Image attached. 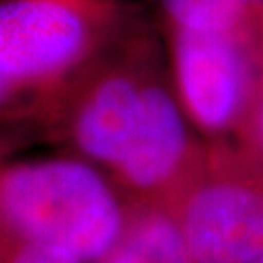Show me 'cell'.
I'll use <instances>...</instances> for the list:
<instances>
[{"label": "cell", "instance_id": "cell-2", "mask_svg": "<svg viewBox=\"0 0 263 263\" xmlns=\"http://www.w3.org/2000/svg\"><path fill=\"white\" fill-rule=\"evenodd\" d=\"M168 209L195 263H257L263 257V152L238 141L201 146Z\"/></svg>", "mask_w": 263, "mask_h": 263}, {"label": "cell", "instance_id": "cell-10", "mask_svg": "<svg viewBox=\"0 0 263 263\" xmlns=\"http://www.w3.org/2000/svg\"><path fill=\"white\" fill-rule=\"evenodd\" d=\"M0 263H82L47 246L0 238Z\"/></svg>", "mask_w": 263, "mask_h": 263}, {"label": "cell", "instance_id": "cell-12", "mask_svg": "<svg viewBox=\"0 0 263 263\" xmlns=\"http://www.w3.org/2000/svg\"><path fill=\"white\" fill-rule=\"evenodd\" d=\"M257 263H263V257H261V259H259V261H257Z\"/></svg>", "mask_w": 263, "mask_h": 263}, {"label": "cell", "instance_id": "cell-3", "mask_svg": "<svg viewBox=\"0 0 263 263\" xmlns=\"http://www.w3.org/2000/svg\"><path fill=\"white\" fill-rule=\"evenodd\" d=\"M98 43V14L86 0H2L0 72L31 92L51 90Z\"/></svg>", "mask_w": 263, "mask_h": 263}, {"label": "cell", "instance_id": "cell-4", "mask_svg": "<svg viewBox=\"0 0 263 263\" xmlns=\"http://www.w3.org/2000/svg\"><path fill=\"white\" fill-rule=\"evenodd\" d=\"M254 24L174 29V74L183 111L203 133L236 135L254 82Z\"/></svg>", "mask_w": 263, "mask_h": 263}, {"label": "cell", "instance_id": "cell-1", "mask_svg": "<svg viewBox=\"0 0 263 263\" xmlns=\"http://www.w3.org/2000/svg\"><path fill=\"white\" fill-rule=\"evenodd\" d=\"M129 211L90 166L72 160L0 172V238L55 248L98 263L119 240Z\"/></svg>", "mask_w": 263, "mask_h": 263}, {"label": "cell", "instance_id": "cell-6", "mask_svg": "<svg viewBox=\"0 0 263 263\" xmlns=\"http://www.w3.org/2000/svg\"><path fill=\"white\" fill-rule=\"evenodd\" d=\"M146 78L129 68L105 70L78 98L70 115V137L88 158L115 168L129 148Z\"/></svg>", "mask_w": 263, "mask_h": 263}, {"label": "cell", "instance_id": "cell-8", "mask_svg": "<svg viewBox=\"0 0 263 263\" xmlns=\"http://www.w3.org/2000/svg\"><path fill=\"white\" fill-rule=\"evenodd\" d=\"M170 20L183 29H236L263 12V0H162Z\"/></svg>", "mask_w": 263, "mask_h": 263}, {"label": "cell", "instance_id": "cell-11", "mask_svg": "<svg viewBox=\"0 0 263 263\" xmlns=\"http://www.w3.org/2000/svg\"><path fill=\"white\" fill-rule=\"evenodd\" d=\"M28 92H31V90L20 86L18 82H14L12 78L0 72V111L8 109L12 105H18Z\"/></svg>", "mask_w": 263, "mask_h": 263}, {"label": "cell", "instance_id": "cell-7", "mask_svg": "<svg viewBox=\"0 0 263 263\" xmlns=\"http://www.w3.org/2000/svg\"><path fill=\"white\" fill-rule=\"evenodd\" d=\"M98 263H195L174 213L139 203L127 215L119 240Z\"/></svg>", "mask_w": 263, "mask_h": 263}, {"label": "cell", "instance_id": "cell-5", "mask_svg": "<svg viewBox=\"0 0 263 263\" xmlns=\"http://www.w3.org/2000/svg\"><path fill=\"white\" fill-rule=\"evenodd\" d=\"M179 105L164 86L146 80L129 148L113 168L139 203L170 207L197 160Z\"/></svg>", "mask_w": 263, "mask_h": 263}, {"label": "cell", "instance_id": "cell-9", "mask_svg": "<svg viewBox=\"0 0 263 263\" xmlns=\"http://www.w3.org/2000/svg\"><path fill=\"white\" fill-rule=\"evenodd\" d=\"M236 141L263 152V12L254 24V82Z\"/></svg>", "mask_w": 263, "mask_h": 263}]
</instances>
